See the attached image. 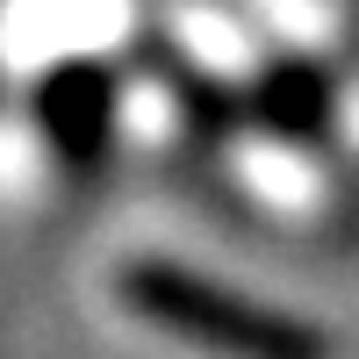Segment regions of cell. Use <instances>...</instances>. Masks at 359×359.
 I'll return each instance as SVG.
<instances>
[{"label": "cell", "instance_id": "6da1fadb", "mask_svg": "<svg viewBox=\"0 0 359 359\" xmlns=\"http://www.w3.org/2000/svg\"><path fill=\"white\" fill-rule=\"evenodd\" d=\"M123 294L137 316H151L158 331L187 338L216 359H323V345L309 331H294V323L266 316V309H245L237 294H216L187 273H165V266H137L123 280Z\"/></svg>", "mask_w": 359, "mask_h": 359}, {"label": "cell", "instance_id": "7a4b0ae2", "mask_svg": "<svg viewBox=\"0 0 359 359\" xmlns=\"http://www.w3.org/2000/svg\"><path fill=\"white\" fill-rule=\"evenodd\" d=\"M137 0H8L0 8V57L15 72H65L130 36Z\"/></svg>", "mask_w": 359, "mask_h": 359}, {"label": "cell", "instance_id": "3957f363", "mask_svg": "<svg viewBox=\"0 0 359 359\" xmlns=\"http://www.w3.org/2000/svg\"><path fill=\"white\" fill-rule=\"evenodd\" d=\"M237 180L259 208H273L280 223H316L331 208V180L323 165L302 151V144H273V137H252L237 144Z\"/></svg>", "mask_w": 359, "mask_h": 359}, {"label": "cell", "instance_id": "277c9868", "mask_svg": "<svg viewBox=\"0 0 359 359\" xmlns=\"http://www.w3.org/2000/svg\"><path fill=\"white\" fill-rule=\"evenodd\" d=\"M172 43H180V57H187L201 79H230V86L259 79L252 29L237 22L230 8H216V0H180V8H172Z\"/></svg>", "mask_w": 359, "mask_h": 359}, {"label": "cell", "instance_id": "5b68a950", "mask_svg": "<svg viewBox=\"0 0 359 359\" xmlns=\"http://www.w3.org/2000/svg\"><path fill=\"white\" fill-rule=\"evenodd\" d=\"M338 130H345V137H352V144H359V86H352V94H345V101H338Z\"/></svg>", "mask_w": 359, "mask_h": 359}]
</instances>
